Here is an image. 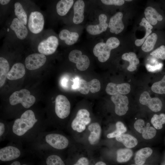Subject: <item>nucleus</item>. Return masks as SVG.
<instances>
[{"mask_svg": "<svg viewBox=\"0 0 165 165\" xmlns=\"http://www.w3.org/2000/svg\"><path fill=\"white\" fill-rule=\"evenodd\" d=\"M46 123L36 117L32 110L24 112L19 117L9 123V132L6 139L23 146L32 143L48 127Z\"/></svg>", "mask_w": 165, "mask_h": 165, "instance_id": "1", "label": "nucleus"}, {"mask_svg": "<svg viewBox=\"0 0 165 165\" xmlns=\"http://www.w3.org/2000/svg\"><path fill=\"white\" fill-rule=\"evenodd\" d=\"M69 144L68 139L64 135L46 131L42 133L28 145L30 151L63 150Z\"/></svg>", "mask_w": 165, "mask_h": 165, "instance_id": "2", "label": "nucleus"}, {"mask_svg": "<svg viewBox=\"0 0 165 165\" xmlns=\"http://www.w3.org/2000/svg\"><path fill=\"white\" fill-rule=\"evenodd\" d=\"M23 146L10 142L0 149L1 163H8L20 159L29 153L28 150L25 151Z\"/></svg>", "mask_w": 165, "mask_h": 165, "instance_id": "3", "label": "nucleus"}, {"mask_svg": "<svg viewBox=\"0 0 165 165\" xmlns=\"http://www.w3.org/2000/svg\"><path fill=\"white\" fill-rule=\"evenodd\" d=\"M119 44V41L117 38H109L106 43L100 42L95 45L93 49L94 54L99 61L105 62L109 58L111 50L116 48Z\"/></svg>", "mask_w": 165, "mask_h": 165, "instance_id": "4", "label": "nucleus"}, {"mask_svg": "<svg viewBox=\"0 0 165 165\" xmlns=\"http://www.w3.org/2000/svg\"><path fill=\"white\" fill-rule=\"evenodd\" d=\"M35 100V97L31 94L28 90L25 89L14 92L11 95L9 98L11 105L14 106L20 103L26 109H28L32 106Z\"/></svg>", "mask_w": 165, "mask_h": 165, "instance_id": "5", "label": "nucleus"}, {"mask_svg": "<svg viewBox=\"0 0 165 165\" xmlns=\"http://www.w3.org/2000/svg\"><path fill=\"white\" fill-rule=\"evenodd\" d=\"M34 156L40 159L38 165H65L61 158L58 155L51 153V150L31 151Z\"/></svg>", "mask_w": 165, "mask_h": 165, "instance_id": "6", "label": "nucleus"}, {"mask_svg": "<svg viewBox=\"0 0 165 165\" xmlns=\"http://www.w3.org/2000/svg\"><path fill=\"white\" fill-rule=\"evenodd\" d=\"M90 116V113L87 110L81 109L79 110L75 117L72 123V129L79 133L84 130L86 126L91 121Z\"/></svg>", "mask_w": 165, "mask_h": 165, "instance_id": "7", "label": "nucleus"}, {"mask_svg": "<svg viewBox=\"0 0 165 165\" xmlns=\"http://www.w3.org/2000/svg\"><path fill=\"white\" fill-rule=\"evenodd\" d=\"M71 105L70 102L64 96L59 95L56 98L55 112L57 116L60 119H64L69 115Z\"/></svg>", "mask_w": 165, "mask_h": 165, "instance_id": "8", "label": "nucleus"}, {"mask_svg": "<svg viewBox=\"0 0 165 165\" xmlns=\"http://www.w3.org/2000/svg\"><path fill=\"white\" fill-rule=\"evenodd\" d=\"M44 19L41 13L35 11L31 12L29 16L28 25L30 31L34 34H38L43 30Z\"/></svg>", "mask_w": 165, "mask_h": 165, "instance_id": "9", "label": "nucleus"}, {"mask_svg": "<svg viewBox=\"0 0 165 165\" xmlns=\"http://www.w3.org/2000/svg\"><path fill=\"white\" fill-rule=\"evenodd\" d=\"M58 44L57 38L51 35L39 43L38 46V50L40 53L44 55H51L55 52Z\"/></svg>", "mask_w": 165, "mask_h": 165, "instance_id": "10", "label": "nucleus"}, {"mask_svg": "<svg viewBox=\"0 0 165 165\" xmlns=\"http://www.w3.org/2000/svg\"><path fill=\"white\" fill-rule=\"evenodd\" d=\"M139 101L141 104L146 105L154 112H159L162 108L161 100L158 97H151L147 91H144L141 94Z\"/></svg>", "mask_w": 165, "mask_h": 165, "instance_id": "11", "label": "nucleus"}, {"mask_svg": "<svg viewBox=\"0 0 165 165\" xmlns=\"http://www.w3.org/2000/svg\"><path fill=\"white\" fill-rule=\"evenodd\" d=\"M111 100L115 105V111L119 116L125 114L128 110L129 101L126 95L117 94L112 95Z\"/></svg>", "mask_w": 165, "mask_h": 165, "instance_id": "12", "label": "nucleus"}, {"mask_svg": "<svg viewBox=\"0 0 165 165\" xmlns=\"http://www.w3.org/2000/svg\"><path fill=\"white\" fill-rule=\"evenodd\" d=\"M46 58L45 55L40 53H34L27 56L25 59L27 68L29 70L38 69L46 63Z\"/></svg>", "mask_w": 165, "mask_h": 165, "instance_id": "13", "label": "nucleus"}, {"mask_svg": "<svg viewBox=\"0 0 165 165\" xmlns=\"http://www.w3.org/2000/svg\"><path fill=\"white\" fill-rule=\"evenodd\" d=\"M105 90L108 94L111 95L117 94L125 95L130 93V86L127 83L118 84L110 82L107 84Z\"/></svg>", "mask_w": 165, "mask_h": 165, "instance_id": "14", "label": "nucleus"}, {"mask_svg": "<svg viewBox=\"0 0 165 165\" xmlns=\"http://www.w3.org/2000/svg\"><path fill=\"white\" fill-rule=\"evenodd\" d=\"M123 17L122 13L119 12L111 17L108 27L111 33L118 34L123 31L124 26L122 21Z\"/></svg>", "mask_w": 165, "mask_h": 165, "instance_id": "15", "label": "nucleus"}, {"mask_svg": "<svg viewBox=\"0 0 165 165\" xmlns=\"http://www.w3.org/2000/svg\"><path fill=\"white\" fill-rule=\"evenodd\" d=\"M99 23L97 25H90L86 28L87 31L90 34L96 35L106 31L108 26L106 23L107 16L104 14H101L99 16Z\"/></svg>", "mask_w": 165, "mask_h": 165, "instance_id": "16", "label": "nucleus"}, {"mask_svg": "<svg viewBox=\"0 0 165 165\" xmlns=\"http://www.w3.org/2000/svg\"><path fill=\"white\" fill-rule=\"evenodd\" d=\"M10 28L14 31L18 38L23 40L27 37L28 33L27 28L17 18L13 19Z\"/></svg>", "mask_w": 165, "mask_h": 165, "instance_id": "17", "label": "nucleus"}, {"mask_svg": "<svg viewBox=\"0 0 165 165\" xmlns=\"http://www.w3.org/2000/svg\"><path fill=\"white\" fill-rule=\"evenodd\" d=\"M84 8L85 3L83 0H77L73 6L74 15L73 19V22L75 24H79L83 21Z\"/></svg>", "mask_w": 165, "mask_h": 165, "instance_id": "18", "label": "nucleus"}, {"mask_svg": "<svg viewBox=\"0 0 165 165\" xmlns=\"http://www.w3.org/2000/svg\"><path fill=\"white\" fill-rule=\"evenodd\" d=\"M25 73L24 65L21 63L14 64L9 72L7 78L10 80H15L23 77Z\"/></svg>", "mask_w": 165, "mask_h": 165, "instance_id": "19", "label": "nucleus"}, {"mask_svg": "<svg viewBox=\"0 0 165 165\" xmlns=\"http://www.w3.org/2000/svg\"><path fill=\"white\" fill-rule=\"evenodd\" d=\"M144 14L146 20L151 25H155L158 21H161L163 19L162 16L154 8L151 6L148 7L145 9Z\"/></svg>", "mask_w": 165, "mask_h": 165, "instance_id": "20", "label": "nucleus"}, {"mask_svg": "<svg viewBox=\"0 0 165 165\" xmlns=\"http://www.w3.org/2000/svg\"><path fill=\"white\" fill-rule=\"evenodd\" d=\"M88 129L90 132L88 137L90 143L92 145L97 144L99 141L101 134L100 126L97 123H93L89 126Z\"/></svg>", "mask_w": 165, "mask_h": 165, "instance_id": "21", "label": "nucleus"}, {"mask_svg": "<svg viewBox=\"0 0 165 165\" xmlns=\"http://www.w3.org/2000/svg\"><path fill=\"white\" fill-rule=\"evenodd\" d=\"M59 37L61 40H64L67 45H71L77 41L79 35L76 32H71L67 29H63L60 32Z\"/></svg>", "mask_w": 165, "mask_h": 165, "instance_id": "22", "label": "nucleus"}, {"mask_svg": "<svg viewBox=\"0 0 165 165\" xmlns=\"http://www.w3.org/2000/svg\"><path fill=\"white\" fill-rule=\"evenodd\" d=\"M152 151V149L149 147L143 148L138 151L134 157L135 163L138 165H143L146 159L151 155Z\"/></svg>", "mask_w": 165, "mask_h": 165, "instance_id": "23", "label": "nucleus"}, {"mask_svg": "<svg viewBox=\"0 0 165 165\" xmlns=\"http://www.w3.org/2000/svg\"><path fill=\"white\" fill-rule=\"evenodd\" d=\"M122 58L123 60L129 62V65L127 68L129 71L133 72L136 69L137 65L139 63V61L134 53H125L122 55Z\"/></svg>", "mask_w": 165, "mask_h": 165, "instance_id": "24", "label": "nucleus"}, {"mask_svg": "<svg viewBox=\"0 0 165 165\" xmlns=\"http://www.w3.org/2000/svg\"><path fill=\"white\" fill-rule=\"evenodd\" d=\"M118 141L121 142L128 148L135 147L138 144L137 139L133 136L128 134H123L116 138Z\"/></svg>", "mask_w": 165, "mask_h": 165, "instance_id": "25", "label": "nucleus"}, {"mask_svg": "<svg viewBox=\"0 0 165 165\" xmlns=\"http://www.w3.org/2000/svg\"><path fill=\"white\" fill-rule=\"evenodd\" d=\"M74 3L73 0H61L59 1L56 5L57 14L60 16L66 15Z\"/></svg>", "mask_w": 165, "mask_h": 165, "instance_id": "26", "label": "nucleus"}, {"mask_svg": "<svg viewBox=\"0 0 165 165\" xmlns=\"http://www.w3.org/2000/svg\"><path fill=\"white\" fill-rule=\"evenodd\" d=\"M9 66L8 62L5 58L0 57V87L4 84L9 72Z\"/></svg>", "mask_w": 165, "mask_h": 165, "instance_id": "27", "label": "nucleus"}, {"mask_svg": "<svg viewBox=\"0 0 165 165\" xmlns=\"http://www.w3.org/2000/svg\"><path fill=\"white\" fill-rule=\"evenodd\" d=\"M157 35L155 33L149 35L143 44L141 49L145 52H148L154 48L157 39Z\"/></svg>", "mask_w": 165, "mask_h": 165, "instance_id": "28", "label": "nucleus"}, {"mask_svg": "<svg viewBox=\"0 0 165 165\" xmlns=\"http://www.w3.org/2000/svg\"><path fill=\"white\" fill-rule=\"evenodd\" d=\"M139 24L145 27L146 29V32L145 35L143 38L141 39H138L135 40V44L136 46H140L143 44L146 39L151 33L152 29L153 28L152 25L146 20L145 18H143L142 19Z\"/></svg>", "mask_w": 165, "mask_h": 165, "instance_id": "29", "label": "nucleus"}, {"mask_svg": "<svg viewBox=\"0 0 165 165\" xmlns=\"http://www.w3.org/2000/svg\"><path fill=\"white\" fill-rule=\"evenodd\" d=\"M14 7L15 15L20 21L26 25L27 23L28 17L22 6L20 3L16 2L15 3Z\"/></svg>", "mask_w": 165, "mask_h": 165, "instance_id": "30", "label": "nucleus"}, {"mask_svg": "<svg viewBox=\"0 0 165 165\" xmlns=\"http://www.w3.org/2000/svg\"><path fill=\"white\" fill-rule=\"evenodd\" d=\"M133 155L132 150L129 148L118 149L117 151V161L120 163L128 161Z\"/></svg>", "mask_w": 165, "mask_h": 165, "instance_id": "31", "label": "nucleus"}, {"mask_svg": "<svg viewBox=\"0 0 165 165\" xmlns=\"http://www.w3.org/2000/svg\"><path fill=\"white\" fill-rule=\"evenodd\" d=\"M151 123L156 129H161L163 128V124L165 123V114L154 115L151 119Z\"/></svg>", "mask_w": 165, "mask_h": 165, "instance_id": "32", "label": "nucleus"}, {"mask_svg": "<svg viewBox=\"0 0 165 165\" xmlns=\"http://www.w3.org/2000/svg\"><path fill=\"white\" fill-rule=\"evenodd\" d=\"M154 93L159 94H165V75L160 81L154 83L151 86Z\"/></svg>", "mask_w": 165, "mask_h": 165, "instance_id": "33", "label": "nucleus"}, {"mask_svg": "<svg viewBox=\"0 0 165 165\" xmlns=\"http://www.w3.org/2000/svg\"><path fill=\"white\" fill-rule=\"evenodd\" d=\"M76 64V68L79 70L85 71L88 68L90 65V60L86 55H82L79 58Z\"/></svg>", "mask_w": 165, "mask_h": 165, "instance_id": "34", "label": "nucleus"}, {"mask_svg": "<svg viewBox=\"0 0 165 165\" xmlns=\"http://www.w3.org/2000/svg\"><path fill=\"white\" fill-rule=\"evenodd\" d=\"M116 130L108 134L107 137L108 138L116 137L124 134L127 130V129L123 123L118 121L116 123Z\"/></svg>", "mask_w": 165, "mask_h": 165, "instance_id": "35", "label": "nucleus"}, {"mask_svg": "<svg viewBox=\"0 0 165 165\" xmlns=\"http://www.w3.org/2000/svg\"><path fill=\"white\" fill-rule=\"evenodd\" d=\"M91 83L90 81L87 82L83 79L79 80L77 88L78 91L84 94H87L91 90Z\"/></svg>", "mask_w": 165, "mask_h": 165, "instance_id": "36", "label": "nucleus"}, {"mask_svg": "<svg viewBox=\"0 0 165 165\" xmlns=\"http://www.w3.org/2000/svg\"><path fill=\"white\" fill-rule=\"evenodd\" d=\"M150 55L157 59L165 60V46L162 45L150 53Z\"/></svg>", "mask_w": 165, "mask_h": 165, "instance_id": "37", "label": "nucleus"}, {"mask_svg": "<svg viewBox=\"0 0 165 165\" xmlns=\"http://www.w3.org/2000/svg\"><path fill=\"white\" fill-rule=\"evenodd\" d=\"M9 132V123L4 121L0 122V141L2 142L6 139Z\"/></svg>", "mask_w": 165, "mask_h": 165, "instance_id": "38", "label": "nucleus"}, {"mask_svg": "<svg viewBox=\"0 0 165 165\" xmlns=\"http://www.w3.org/2000/svg\"><path fill=\"white\" fill-rule=\"evenodd\" d=\"M156 129L152 127L147 126L144 132L142 134L143 138L146 139H151L156 135Z\"/></svg>", "mask_w": 165, "mask_h": 165, "instance_id": "39", "label": "nucleus"}, {"mask_svg": "<svg viewBox=\"0 0 165 165\" xmlns=\"http://www.w3.org/2000/svg\"><path fill=\"white\" fill-rule=\"evenodd\" d=\"M82 55V52L80 50H75L71 51L69 53L68 58L69 61L76 64L79 58Z\"/></svg>", "mask_w": 165, "mask_h": 165, "instance_id": "40", "label": "nucleus"}, {"mask_svg": "<svg viewBox=\"0 0 165 165\" xmlns=\"http://www.w3.org/2000/svg\"><path fill=\"white\" fill-rule=\"evenodd\" d=\"M7 163L6 165H34L31 160L27 158H21Z\"/></svg>", "mask_w": 165, "mask_h": 165, "instance_id": "41", "label": "nucleus"}, {"mask_svg": "<svg viewBox=\"0 0 165 165\" xmlns=\"http://www.w3.org/2000/svg\"><path fill=\"white\" fill-rule=\"evenodd\" d=\"M134 127L137 131L141 134L144 132L146 127L145 126V122L142 119L137 120L134 123Z\"/></svg>", "mask_w": 165, "mask_h": 165, "instance_id": "42", "label": "nucleus"}, {"mask_svg": "<svg viewBox=\"0 0 165 165\" xmlns=\"http://www.w3.org/2000/svg\"><path fill=\"white\" fill-rule=\"evenodd\" d=\"M163 66V64L162 63H158L154 65L147 64L146 68L148 72H153L160 70Z\"/></svg>", "mask_w": 165, "mask_h": 165, "instance_id": "43", "label": "nucleus"}, {"mask_svg": "<svg viewBox=\"0 0 165 165\" xmlns=\"http://www.w3.org/2000/svg\"><path fill=\"white\" fill-rule=\"evenodd\" d=\"M123 0H101V1L104 4L106 5H114L121 6L124 3Z\"/></svg>", "mask_w": 165, "mask_h": 165, "instance_id": "44", "label": "nucleus"}, {"mask_svg": "<svg viewBox=\"0 0 165 165\" xmlns=\"http://www.w3.org/2000/svg\"><path fill=\"white\" fill-rule=\"evenodd\" d=\"M89 163L88 159L85 157L79 158L76 163L73 165H89Z\"/></svg>", "mask_w": 165, "mask_h": 165, "instance_id": "45", "label": "nucleus"}, {"mask_svg": "<svg viewBox=\"0 0 165 165\" xmlns=\"http://www.w3.org/2000/svg\"><path fill=\"white\" fill-rule=\"evenodd\" d=\"M80 79L78 77H76L73 80V84L72 87L73 89H77L79 81Z\"/></svg>", "mask_w": 165, "mask_h": 165, "instance_id": "46", "label": "nucleus"}, {"mask_svg": "<svg viewBox=\"0 0 165 165\" xmlns=\"http://www.w3.org/2000/svg\"><path fill=\"white\" fill-rule=\"evenodd\" d=\"M10 1V0H0V3L2 5H6L8 4Z\"/></svg>", "mask_w": 165, "mask_h": 165, "instance_id": "47", "label": "nucleus"}, {"mask_svg": "<svg viewBox=\"0 0 165 165\" xmlns=\"http://www.w3.org/2000/svg\"><path fill=\"white\" fill-rule=\"evenodd\" d=\"M67 80L66 79H64L62 80V86L64 87L65 86L67 85Z\"/></svg>", "mask_w": 165, "mask_h": 165, "instance_id": "48", "label": "nucleus"}, {"mask_svg": "<svg viewBox=\"0 0 165 165\" xmlns=\"http://www.w3.org/2000/svg\"><path fill=\"white\" fill-rule=\"evenodd\" d=\"M94 165H106L105 163L102 161H99Z\"/></svg>", "mask_w": 165, "mask_h": 165, "instance_id": "49", "label": "nucleus"}, {"mask_svg": "<svg viewBox=\"0 0 165 165\" xmlns=\"http://www.w3.org/2000/svg\"><path fill=\"white\" fill-rule=\"evenodd\" d=\"M125 1H131L132 0H125Z\"/></svg>", "mask_w": 165, "mask_h": 165, "instance_id": "50", "label": "nucleus"}, {"mask_svg": "<svg viewBox=\"0 0 165 165\" xmlns=\"http://www.w3.org/2000/svg\"><path fill=\"white\" fill-rule=\"evenodd\" d=\"M131 165H137V164H136V165H135V164H132Z\"/></svg>", "mask_w": 165, "mask_h": 165, "instance_id": "51", "label": "nucleus"}]
</instances>
